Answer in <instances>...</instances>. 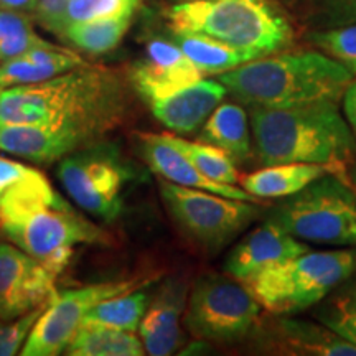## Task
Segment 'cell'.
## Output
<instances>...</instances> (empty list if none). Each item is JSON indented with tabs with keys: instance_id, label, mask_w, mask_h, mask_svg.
<instances>
[{
	"instance_id": "1",
	"label": "cell",
	"mask_w": 356,
	"mask_h": 356,
	"mask_svg": "<svg viewBox=\"0 0 356 356\" xmlns=\"http://www.w3.org/2000/svg\"><path fill=\"white\" fill-rule=\"evenodd\" d=\"M129 106L118 73L84 63L47 81L0 89V124H48L79 150L121 126Z\"/></svg>"
},
{
	"instance_id": "2",
	"label": "cell",
	"mask_w": 356,
	"mask_h": 356,
	"mask_svg": "<svg viewBox=\"0 0 356 356\" xmlns=\"http://www.w3.org/2000/svg\"><path fill=\"white\" fill-rule=\"evenodd\" d=\"M218 79L239 104L277 109L337 102L353 81V73L318 51H296L256 58Z\"/></svg>"
},
{
	"instance_id": "3",
	"label": "cell",
	"mask_w": 356,
	"mask_h": 356,
	"mask_svg": "<svg viewBox=\"0 0 356 356\" xmlns=\"http://www.w3.org/2000/svg\"><path fill=\"white\" fill-rule=\"evenodd\" d=\"M256 157L262 165L318 163L330 170L343 168L355 154L348 124L333 101L292 108H251Z\"/></svg>"
},
{
	"instance_id": "4",
	"label": "cell",
	"mask_w": 356,
	"mask_h": 356,
	"mask_svg": "<svg viewBox=\"0 0 356 356\" xmlns=\"http://www.w3.org/2000/svg\"><path fill=\"white\" fill-rule=\"evenodd\" d=\"M175 33H202L248 51L274 55L292 43V26L267 0H181L167 10Z\"/></svg>"
},
{
	"instance_id": "5",
	"label": "cell",
	"mask_w": 356,
	"mask_h": 356,
	"mask_svg": "<svg viewBox=\"0 0 356 356\" xmlns=\"http://www.w3.org/2000/svg\"><path fill=\"white\" fill-rule=\"evenodd\" d=\"M355 273L356 249L307 251L262 270L246 286L270 314L293 315L317 305Z\"/></svg>"
},
{
	"instance_id": "6",
	"label": "cell",
	"mask_w": 356,
	"mask_h": 356,
	"mask_svg": "<svg viewBox=\"0 0 356 356\" xmlns=\"http://www.w3.org/2000/svg\"><path fill=\"white\" fill-rule=\"evenodd\" d=\"M269 220L304 243L356 248V193L328 173L274 208Z\"/></svg>"
},
{
	"instance_id": "7",
	"label": "cell",
	"mask_w": 356,
	"mask_h": 356,
	"mask_svg": "<svg viewBox=\"0 0 356 356\" xmlns=\"http://www.w3.org/2000/svg\"><path fill=\"white\" fill-rule=\"evenodd\" d=\"M168 213L191 243L207 252H220L259 216L257 203L160 180Z\"/></svg>"
},
{
	"instance_id": "8",
	"label": "cell",
	"mask_w": 356,
	"mask_h": 356,
	"mask_svg": "<svg viewBox=\"0 0 356 356\" xmlns=\"http://www.w3.org/2000/svg\"><path fill=\"white\" fill-rule=\"evenodd\" d=\"M0 228L8 241L37 259L55 277L70 266L78 244L109 246L113 243L104 229L86 220L66 200Z\"/></svg>"
},
{
	"instance_id": "9",
	"label": "cell",
	"mask_w": 356,
	"mask_h": 356,
	"mask_svg": "<svg viewBox=\"0 0 356 356\" xmlns=\"http://www.w3.org/2000/svg\"><path fill=\"white\" fill-rule=\"evenodd\" d=\"M261 304L244 282L204 274L191 287L185 323L191 335L213 343H234L256 327Z\"/></svg>"
},
{
	"instance_id": "10",
	"label": "cell",
	"mask_w": 356,
	"mask_h": 356,
	"mask_svg": "<svg viewBox=\"0 0 356 356\" xmlns=\"http://www.w3.org/2000/svg\"><path fill=\"white\" fill-rule=\"evenodd\" d=\"M56 177L83 211L113 222L122 211V191L132 172L118 147L101 140L60 160Z\"/></svg>"
},
{
	"instance_id": "11",
	"label": "cell",
	"mask_w": 356,
	"mask_h": 356,
	"mask_svg": "<svg viewBox=\"0 0 356 356\" xmlns=\"http://www.w3.org/2000/svg\"><path fill=\"white\" fill-rule=\"evenodd\" d=\"M155 277H127L70 289L55 293L40 315L20 353L24 356H56L65 353L81 327L83 318L102 300L149 286Z\"/></svg>"
},
{
	"instance_id": "12",
	"label": "cell",
	"mask_w": 356,
	"mask_h": 356,
	"mask_svg": "<svg viewBox=\"0 0 356 356\" xmlns=\"http://www.w3.org/2000/svg\"><path fill=\"white\" fill-rule=\"evenodd\" d=\"M56 277L13 243H0V322H12L55 296Z\"/></svg>"
},
{
	"instance_id": "13",
	"label": "cell",
	"mask_w": 356,
	"mask_h": 356,
	"mask_svg": "<svg viewBox=\"0 0 356 356\" xmlns=\"http://www.w3.org/2000/svg\"><path fill=\"white\" fill-rule=\"evenodd\" d=\"M257 348L292 356H356V346L325 327L307 320L277 315L267 318L256 332Z\"/></svg>"
},
{
	"instance_id": "14",
	"label": "cell",
	"mask_w": 356,
	"mask_h": 356,
	"mask_svg": "<svg viewBox=\"0 0 356 356\" xmlns=\"http://www.w3.org/2000/svg\"><path fill=\"white\" fill-rule=\"evenodd\" d=\"M203 74L177 43L155 38L147 44L145 60L131 70V83L142 99L154 102L175 95Z\"/></svg>"
},
{
	"instance_id": "15",
	"label": "cell",
	"mask_w": 356,
	"mask_h": 356,
	"mask_svg": "<svg viewBox=\"0 0 356 356\" xmlns=\"http://www.w3.org/2000/svg\"><path fill=\"white\" fill-rule=\"evenodd\" d=\"M307 251L310 248L304 241L293 238L277 222L267 220L236 244L225 262V270L233 279L248 284L262 270Z\"/></svg>"
},
{
	"instance_id": "16",
	"label": "cell",
	"mask_w": 356,
	"mask_h": 356,
	"mask_svg": "<svg viewBox=\"0 0 356 356\" xmlns=\"http://www.w3.org/2000/svg\"><path fill=\"white\" fill-rule=\"evenodd\" d=\"M139 144L140 154L147 165L163 180L188 186V188L210 191V193L221 195V197L257 203V198L248 193L244 188H239L236 185L220 184V181L211 180L203 172H200L190 162V159L167 139L165 134H140Z\"/></svg>"
},
{
	"instance_id": "17",
	"label": "cell",
	"mask_w": 356,
	"mask_h": 356,
	"mask_svg": "<svg viewBox=\"0 0 356 356\" xmlns=\"http://www.w3.org/2000/svg\"><path fill=\"white\" fill-rule=\"evenodd\" d=\"M185 300L186 284L181 279H170L160 286L139 325V337L147 355L167 356L180 348L184 341L180 320Z\"/></svg>"
},
{
	"instance_id": "18",
	"label": "cell",
	"mask_w": 356,
	"mask_h": 356,
	"mask_svg": "<svg viewBox=\"0 0 356 356\" xmlns=\"http://www.w3.org/2000/svg\"><path fill=\"white\" fill-rule=\"evenodd\" d=\"M228 95L220 79H198L165 99L150 102L155 119L178 134L200 129Z\"/></svg>"
},
{
	"instance_id": "19",
	"label": "cell",
	"mask_w": 356,
	"mask_h": 356,
	"mask_svg": "<svg viewBox=\"0 0 356 356\" xmlns=\"http://www.w3.org/2000/svg\"><path fill=\"white\" fill-rule=\"evenodd\" d=\"M84 65L81 56L61 47L35 48L0 65V89L42 83Z\"/></svg>"
},
{
	"instance_id": "20",
	"label": "cell",
	"mask_w": 356,
	"mask_h": 356,
	"mask_svg": "<svg viewBox=\"0 0 356 356\" xmlns=\"http://www.w3.org/2000/svg\"><path fill=\"white\" fill-rule=\"evenodd\" d=\"M198 140L222 150L234 163H246L252 157L248 114L239 102L218 106L202 126Z\"/></svg>"
},
{
	"instance_id": "21",
	"label": "cell",
	"mask_w": 356,
	"mask_h": 356,
	"mask_svg": "<svg viewBox=\"0 0 356 356\" xmlns=\"http://www.w3.org/2000/svg\"><path fill=\"white\" fill-rule=\"evenodd\" d=\"M332 170L318 163H275L243 178V188L256 198H289Z\"/></svg>"
},
{
	"instance_id": "22",
	"label": "cell",
	"mask_w": 356,
	"mask_h": 356,
	"mask_svg": "<svg viewBox=\"0 0 356 356\" xmlns=\"http://www.w3.org/2000/svg\"><path fill=\"white\" fill-rule=\"evenodd\" d=\"M63 200L48 178L33 168V172L20 178L0 195V226L24 220Z\"/></svg>"
},
{
	"instance_id": "23",
	"label": "cell",
	"mask_w": 356,
	"mask_h": 356,
	"mask_svg": "<svg viewBox=\"0 0 356 356\" xmlns=\"http://www.w3.org/2000/svg\"><path fill=\"white\" fill-rule=\"evenodd\" d=\"M175 43L203 74H222L256 60L248 51L202 33H175Z\"/></svg>"
},
{
	"instance_id": "24",
	"label": "cell",
	"mask_w": 356,
	"mask_h": 356,
	"mask_svg": "<svg viewBox=\"0 0 356 356\" xmlns=\"http://www.w3.org/2000/svg\"><path fill=\"white\" fill-rule=\"evenodd\" d=\"M65 353L70 356H140L145 350L134 332L83 323Z\"/></svg>"
},
{
	"instance_id": "25",
	"label": "cell",
	"mask_w": 356,
	"mask_h": 356,
	"mask_svg": "<svg viewBox=\"0 0 356 356\" xmlns=\"http://www.w3.org/2000/svg\"><path fill=\"white\" fill-rule=\"evenodd\" d=\"M149 304V292H145L144 287L136 289V291L126 292L122 296L102 300L95 309L88 312L86 317L83 318V323L104 325V327L136 333L139 330L140 320Z\"/></svg>"
},
{
	"instance_id": "26",
	"label": "cell",
	"mask_w": 356,
	"mask_h": 356,
	"mask_svg": "<svg viewBox=\"0 0 356 356\" xmlns=\"http://www.w3.org/2000/svg\"><path fill=\"white\" fill-rule=\"evenodd\" d=\"M131 20L132 17H114V19L78 22L66 26L63 38L84 53L102 55L114 50L121 43Z\"/></svg>"
},
{
	"instance_id": "27",
	"label": "cell",
	"mask_w": 356,
	"mask_h": 356,
	"mask_svg": "<svg viewBox=\"0 0 356 356\" xmlns=\"http://www.w3.org/2000/svg\"><path fill=\"white\" fill-rule=\"evenodd\" d=\"M315 318L356 346V280H345L318 302Z\"/></svg>"
},
{
	"instance_id": "28",
	"label": "cell",
	"mask_w": 356,
	"mask_h": 356,
	"mask_svg": "<svg viewBox=\"0 0 356 356\" xmlns=\"http://www.w3.org/2000/svg\"><path fill=\"white\" fill-rule=\"evenodd\" d=\"M165 137L208 178L226 185H236L239 181V173L236 170L234 162L222 150L204 142H191L172 134H165Z\"/></svg>"
},
{
	"instance_id": "29",
	"label": "cell",
	"mask_w": 356,
	"mask_h": 356,
	"mask_svg": "<svg viewBox=\"0 0 356 356\" xmlns=\"http://www.w3.org/2000/svg\"><path fill=\"white\" fill-rule=\"evenodd\" d=\"M139 3L140 0H70L63 15V32L66 26L78 22L132 17Z\"/></svg>"
},
{
	"instance_id": "30",
	"label": "cell",
	"mask_w": 356,
	"mask_h": 356,
	"mask_svg": "<svg viewBox=\"0 0 356 356\" xmlns=\"http://www.w3.org/2000/svg\"><path fill=\"white\" fill-rule=\"evenodd\" d=\"M310 40L356 74V24L315 32Z\"/></svg>"
},
{
	"instance_id": "31",
	"label": "cell",
	"mask_w": 356,
	"mask_h": 356,
	"mask_svg": "<svg viewBox=\"0 0 356 356\" xmlns=\"http://www.w3.org/2000/svg\"><path fill=\"white\" fill-rule=\"evenodd\" d=\"M48 304L50 302L26 312L22 317L12 320V323L0 325V356H13L24 348L26 338Z\"/></svg>"
},
{
	"instance_id": "32",
	"label": "cell",
	"mask_w": 356,
	"mask_h": 356,
	"mask_svg": "<svg viewBox=\"0 0 356 356\" xmlns=\"http://www.w3.org/2000/svg\"><path fill=\"white\" fill-rule=\"evenodd\" d=\"M317 24L337 29L356 24V0H317Z\"/></svg>"
},
{
	"instance_id": "33",
	"label": "cell",
	"mask_w": 356,
	"mask_h": 356,
	"mask_svg": "<svg viewBox=\"0 0 356 356\" xmlns=\"http://www.w3.org/2000/svg\"><path fill=\"white\" fill-rule=\"evenodd\" d=\"M68 3L70 0H38L37 8H35L38 22L44 29L61 37V33H63V15Z\"/></svg>"
},
{
	"instance_id": "34",
	"label": "cell",
	"mask_w": 356,
	"mask_h": 356,
	"mask_svg": "<svg viewBox=\"0 0 356 356\" xmlns=\"http://www.w3.org/2000/svg\"><path fill=\"white\" fill-rule=\"evenodd\" d=\"M32 22L22 12H12L0 8V43L15 37L26 30H32Z\"/></svg>"
},
{
	"instance_id": "35",
	"label": "cell",
	"mask_w": 356,
	"mask_h": 356,
	"mask_svg": "<svg viewBox=\"0 0 356 356\" xmlns=\"http://www.w3.org/2000/svg\"><path fill=\"white\" fill-rule=\"evenodd\" d=\"M30 172H33V167H29L25 165V163L15 162V160L0 155V195H2L8 186L15 184V181H19L20 178L29 175Z\"/></svg>"
},
{
	"instance_id": "36",
	"label": "cell",
	"mask_w": 356,
	"mask_h": 356,
	"mask_svg": "<svg viewBox=\"0 0 356 356\" xmlns=\"http://www.w3.org/2000/svg\"><path fill=\"white\" fill-rule=\"evenodd\" d=\"M343 108L346 119H348L351 129L356 134V83L351 81V84L346 88L343 95Z\"/></svg>"
},
{
	"instance_id": "37",
	"label": "cell",
	"mask_w": 356,
	"mask_h": 356,
	"mask_svg": "<svg viewBox=\"0 0 356 356\" xmlns=\"http://www.w3.org/2000/svg\"><path fill=\"white\" fill-rule=\"evenodd\" d=\"M38 0H0V8L12 12L29 13L37 8Z\"/></svg>"
},
{
	"instance_id": "38",
	"label": "cell",
	"mask_w": 356,
	"mask_h": 356,
	"mask_svg": "<svg viewBox=\"0 0 356 356\" xmlns=\"http://www.w3.org/2000/svg\"><path fill=\"white\" fill-rule=\"evenodd\" d=\"M350 181H351V186H353L355 193H356V163L353 165V168H351L350 172Z\"/></svg>"
},
{
	"instance_id": "39",
	"label": "cell",
	"mask_w": 356,
	"mask_h": 356,
	"mask_svg": "<svg viewBox=\"0 0 356 356\" xmlns=\"http://www.w3.org/2000/svg\"><path fill=\"white\" fill-rule=\"evenodd\" d=\"M172 2H181V0H172Z\"/></svg>"
}]
</instances>
